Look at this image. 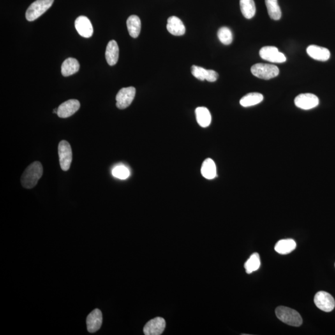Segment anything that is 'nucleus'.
I'll return each instance as SVG.
<instances>
[{
    "label": "nucleus",
    "mask_w": 335,
    "mask_h": 335,
    "mask_svg": "<svg viewBox=\"0 0 335 335\" xmlns=\"http://www.w3.org/2000/svg\"><path fill=\"white\" fill-rule=\"evenodd\" d=\"M240 10L246 19H251L256 13V6L254 0H240Z\"/></svg>",
    "instance_id": "24"
},
{
    "label": "nucleus",
    "mask_w": 335,
    "mask_h": 335,
    "mask_svg": "<svg viewBox=\"0 0 335 335\" xmlns=\"http://www.w3.org/2000/svg\"><path fill=\"white\" fill-rule=\"evenodd\" d=\"M58 112V108H55V110H54V113L55 114H57Z\"/></svg>",
    "instance_id": "29"
},
{
    "label": "nucleus",
    "mask_w": 335,
    "mask_h": 335,
    "mask_svg": "<svg viewBox=\"0 0 335 335\" xmlns=\"http://www.w3.org/2000/svg\"><path fill=\"white\" fill-rule=\"evenodd\" d=\"M260 55L265 61L273 63H283L286 61L285 55L274 46H266L261 48Z\"/></svg>",
    "instance_id": "8"
},
{
    "label": "nucleus",
    "mask_w": 335,
    "mask_h": 335,
    "mask_svg": "<svg viewBox=\"0 0 335 335\" xmlns=\"http://www.w3.org/2000/svg\"><path fill=\"white\" fill-rule=\"evenodd\" d=\"M119 47L116 42L111 41L106 47L105 54L106 61L110 66H113L117 64L119 59Z\"/></svg>",
    "instance_id": "17"
},
{
    "label": "nucleus",
    "mask_w": 335,
    "mask_h": 335,
    "mask_svg": "<svg viewBox=\"0 0 335 335\" xmlns=\"http://www.w3.org/2000/svg\"><path fill=\"white\" fill-rule=\"evenodd\" d=\"M276 315L278 319L286 324L299 327L302 324V318L299 313L290 307L280 306L276 309Z\"/></svg>",
    "instance_id": "2"
},
{
    "label": "nucleus",
    "mask_w": 335,
    "mask_h": 335,
    "mask_svg": "<svg viewBox=\"0 0 335 335\" xmlns=\"http://www.w3.org/2000/svg\"><path fill=\"white\" fill-rule=\"evenodd\" d=\"M75 26L78 34L83 38H89L93 36V26L86 16H80L78 17L75 20Z\"/></svg>",
    "instance_id": "11"
},
{
    "label": "nucleus",
    "mask_w": 335,
    "mask_h": 335,
    "mask_svg": "<svg viewBox=\"0 0 335 335\" xmlns=\"http://www.w3.org/2000/svg\"><path fill=\"white\" fill-rule=\"evenodd\" d=\"M112 174L114 177L121 179H126L130 175V172L126 166L119 165L113 168Z\"/></svg>",
    "instance_id": "28"
},
{
    "label": "nucleus",
    "mask_w": 335,
    "mask_h": 335,
    "mask_svg": "<svg viewBox=\"0 0 335 335\" xmlns=\"http://www.w3.org/2000/svg\"><path fill=\"white\" fill-rule=\"evenodd\" d=\"M314 302L318 309L325 313H330L335 307L334 298L325 291H320L316 293L314 297Z\"/></svg>",
    "instance_id": "6"
},
{
    "label": "nucleus",
    "mask_w": 335,
    "mask_h": 335,
    "mask_svg": "<svg viewBox=\"0 0 335 335\" xmlns=\"http://www.w3.org/2000/svg\"><path fill=\"white\" fill-rule=\"evenodd\" d=\"M102 323L103 315L100 310L94 309L87 316V329L89 333H95L98 331L100 329Z\"/></svg>",
    "instance_id": "14"
},
{
    "label": "nucleus",
    "mask_w": 335,
    "mask_h": 335,
    "mask_svg": "<svg viewBox=\"0 0 335 335\" xmlns=\"http://www.w3.org/2000/svg\"><path fill=\"white\" fill-rule=\"evenodd\" d=\"M129 34L133 38H137L139 36L141 30V21L136 15H132L127 20Z\"/></svg>",
    "instance_id": "22"
},
{
    "label": "nucleus",
    "mask_w": 335,
    "mask_h": 335,
    "mask_svg": "<svg viewBox=\"0 0 335 335\" xmlns=\"http://www.w3.org/2000/svg\"><path fill=\"white\" fill-rule=\"evenodd\" d=\"M294 103L297 108L304 110H309L318 105L319 99L313 94H300L295 98Z\"/></svg>",
    "instance_id": "9"
},
{
    "label": "nucleus",
    "mask_w": 335,
    "mask_h": 335,
    "mask_svg": "<svg viewBox=\"0 0 335 335\" xmlns=\"http://www.w3.org/2000/svg\"><path fill=\"white\" fill-rule=\"evenodd\" d=\"M80 68L79 62L74 58H68L62 65V74L64 77H69L78 72Z\"/></svg>",
    "instance_id": "18"
},
{
    "label": "nucleus",
    "mask_w": 335,
    "mask_h": 335,
    "mask_svg": "<svg viewBox=\"0 0 335 335\" xmlns=\"http://www.w3.org/2000/svg\"><path fill=\"white\" fill-rule=\"evenodd\" d=\"M307 54L313 59L318 61L325 62L330 57V52L329 49L319 46L312 45L307 48Z\"/></svg>",
    "instance_id": "16"
},
{
    "label": "nucleus",
    "mask_w": 335,
    "mask_h": 335,
    "mask_svg": "<svg viewBox=\"0 0 335 335\" xmlns=\"http://www.w3.org/2000/svg\"><path fill=\"white\" fill-rule=\"evenodd\" d=\"M196 120L202 128H207L211 123V112L207 108L199 107L195 111Z\"/></svg>",
    "instance_id": "19"
},
{
    "label": "nucleus",
    "mask_w": 335,
    "mask_h": 335,
    "mask_svg": "<svg viewBox=\"0 0 335 335\" xmlns=\"http://www.w3.org/2000/svg\"><path fill=\"white\" fill-rule=\"evenodd\" d=\"M265 3L270 18L276 21L280 20L282 13L278 0H265Z\"/></svg>",
    "instance_id": "25"
},
{
    "label": "nucleus",
    "mask_w": 335,
    "mask_h": 335,
    "mask_svg": "<svg viewBox=\"0 0 335 335\" xmlns=\"http://www.w3.org/2000/svg\"><path fill=\"white\" fill-rule=\"evenodd\" d=\"M166 327L165 319L156 317L147 323L144 328L145 335H160L163 334Z\"/></svg>",
    "instance_id": "12"
},
{
    "label": "nucleus",
    "mask_w": 335,
    "mask_h": 335,
    "mask_svg": "<svg viewBox=\"0 0 335 335\" xmlns=\"http://www.w3.org/2000/svg\"><path fill=\"white\" fill-rule=\"evenodd\" d=\"M264 97L263 94L259 93H251L247 94L240 99V104L243 107H250L255 106L262 102Z\"/></svg>",
    "instance_id": "23"
},
{
    "label": "nucleus",
    "mask_w": 335,
    "mask_h": 335,
    "mask_svg": "<svg viewBox=\"0 0 335 335\" xmlns=\"http://www.w3.org/2000/svg\"><path fill=\"white\" fill-rule=\"evenodd\" d=\"M201 174L207 179H212L216 177V165L212 159L207 158L203 162L201 166Z\"/></svg>",
    "instance_id": "21"
},
{
    "label": "nucleus",
    "mask_w": 335,
    "mask_h": 335,
    "mask_svg": "<svg viewBox=\"0 0 335 335\" xmlns=\"http://www.w3.org/2000/svg\"><path fill=\"white\" fill-rule=\"evenodd\" d=\"M135 89L133 87L123 88L120 90L115 98L117 108L124 110L129 107L135 98Z\"/></svg>",
    "instance_id": "7"
},
{
    "label": "nucleus",
    "mask_w": 335,
    "mask_h": 335,
    "mask_svg": "<svg viewBox=\"0 0 335 335\" xmlns=\"http://www.w3.org/2000/svg\"><path fill=\"white\" fill-rule=\"evenodd\" d=\"M296 243L292 239L279 240L275 246V251L281 255H287L296 248Z\"/></svg>",
    "instance_id": "20"
},
{
    "label": "nucleus",
    "mask_w": 335,
    "mask_h": 335,
    "mask_svg": "<svg viewBox=\"0 0 335 335\" xmlns=\"http://www.w3.org/2000/svg\"><path fill=\"white\" fill-rule=\"evenodd\" d=\"M54 0H36L27 8L26 18L29 22L38 19L52 6Z\"/></svg>",
    "instance_id": "3"
},
{
    "label": "nucleus",
    "mask_w": 335,
    "mask_h": 335,
    "mask_svg": "<svg viewBox=\"0 0 335 335\" xmlns=\"http://www.w3.org/2000/svg\"><path fill=\"white\" fill-rule=\"evenodd\" d=\"M217 36H218L219 40L224 45H229L232 43V32L228 27H221L217 32Z\"/></svg>",
    "instance_id": "27"
},
{
    "label": "nucleus",
    "mask_w": 335,
    "mask_h": 335,
    "mask_svg": "<svg viewBox=\"0 0 335 335\" xmlns=\"http://www.w3.org/2000/svg\"><path fill=\"white\" fill-rule=\"evenodd\" d=\"M191 73L197 79L209 82H214L218 79L219 75L216 71L206 70L202 67L193 66L191 67Z\"/></svg>",
    "instance_id": "13"
},
{
    "label": "nucleus",
    "mask_w": 335,
    "mask_h": 335,
    "mask_svg": "<svg viewBox=\"0 0 335 335\" xmlns=\"http://www.w3.org/2000/svg\"><path fill=\"white\" fill-rule=\"evenodd\" d=\"M251 71L254 76L263 80H270L279 75L278 67L274 65L257 64L251 68Z\"/></svg>",
    "instance_id": "4"
},
{
    "label": "nucleus",
    "mask_w": 335,
    "mask_h": 335,
    "mask_svg": "<svg viewBox=\"0 0 335 335\" xmlns=\"http://www.w3.org/2000/svg\"><path fill=\"white\" fill-rule=\"evenodd\" d=\"M59 152L60 165L62 170L67 172L70 169L71 161H72V150L70 144L66 140H62L59 143Z\"/></svg>",
    "instance_id": "5"
},
{
    "label": "nucleus",
    "mask_w": 335,
    "mask_h": 335,
    "mask_svg": "<svg viewBox=\"0 0 335 335\" xmlns=\"http://www.w3.org/2000/svg\"><path fill=\"white\" fill-rule=\"evenodd\" d=\"M43 175V167L39 161H34L27 166L21 179V182L24 188L32 189L38 184Z\"/></svg>",
    "instance_id": "1"
},
{
    "label": "nucleus",
    "mask_w": 335,
    "mask_h": 335,
    "mask_svg": "<svg viewBox=\"0 0 335 335\" xmlns=\"http://www.w3.org/2000/svg\"><path fill=\"white\" fill-rule=\"evenodd\" d=\"M260 256L258 253H255L245 263L244 267L246 268V273L251 274L254 271H257L260 267Z\"/></svg>",
    "instance_id": "26"
},
{
    "label": "nucleus",
    "mask_w": 335,
    "mask_h": 335,
    "mask_svg": "<svg viewBox=\"0 0 335 335\" xmlns=\"http://www.w3.org/2000/svg\"><path fill=\"white\" fill-rule=\"evenodd\" d=\"M166 28L170 34L176 36L184 35L186 32L183 22L177 16H171L168 18Z\"/></svg>",
    "instance_id": "15"
},
{
    "label": "nucleus",
    "mask_w": 335,
    "mask_h": 335,
    "mask_svg": "<svg viewBox=\"0 0 335 335\" xmlns=\"http://www.w3.org/2000/svg\"><path fill=\"white\" fill-rule=\"evenodd\" d=\"M80 107L79 101L77 99H70L62 103L58 108V116L61 118H67L77 112Z\"/></svg>",
    "instance_id": "10"
}]
</instances>
